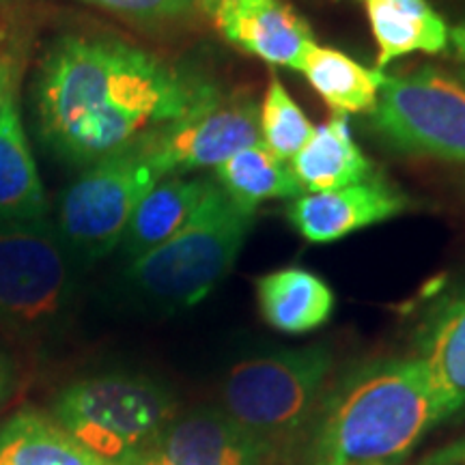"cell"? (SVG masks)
Wrapping results in <instances>:
<instances>
[{"mask_svg": "<svg viewBox=\"0 0 465 465\" xmlns=\"http://www.w3.org/2000/svg\"><path fill=\"white\" fill-rule=\"evenodd\" d=\"M223 100L205 75L104 35H61L33 75L39 136L58 160L83 168Z\"/></svg>", "mask_w": 465, "mask_h": 465, "instance_id": "cell-1", "label": "cell"}, {"mask_svg": "<svg viewBox=\"0 0 465 465\" xmlns=\"http://www.w3.org/2000/svg\"><path fill=\"white\" fill-rule=\"evenodd\" d=\"M444 418L420 358L371 360L325 391L312 465H399Z\"/></svg>", "mask_w": 465, "mask_h": 465, "instance_id": "cell-2", "label": "cell"}, {"mask_svg": "<svg viewBox=\"0 0 465 465\" xmlns=\"http://www.w3.org/2000/svg\"><path fill=\"white\" fill-rule=\"evenodd\" d=\"M257 212L231 201L216 183L199 212L171 240L125 267L127 287L160 312L196 306L231 274Z\"/></svg>", "mask_w": 465, "mask_h": 465, "instance_id": "cell-3", "label": "cell"}, {"mask_svg": "<svg viewBox=\"0 0 465 465\" xmlns=\"http://www.w3.org/2000/svg\"><path fill=\"white\" fill-rule=\"evenodd\" d=\"M332 349L308 345L242 358L223 381V407L272 455L315 420L332 373Z\"/></svg>", "mask_w": 465, "mask_h": 465, "instance_id": "cell-4", "label": "cell"}, {"mask_svg": "<svg viewBox=\"0 0 465 465\" xmlns=\"http://www.w3.org/2000/svg\"><path fill=\"white\" fill-rule=\"evenodd\" d=\"M50 416L102 461L130 465L158 449L177 407L158 381L108 373L63 388Z\"/></svg>", "mask_w": 465, "mask_h": 465, "instance_id": "cell-5", "label": "cell"}, {"mask_svg": "<svg viewBox=\"0 0 465 465\" xmlns=\"http://www.w3.org/2000/svg\"><path fill=\"white\" fill-rule=\"evenodd\" d=\"M168 168L155 134L84 166L58 199L56 231L75 261H100L119 248L134 209Z\"/></svg>", "mask_w": 465, "mask_h": 465, "instance_id": "cell-6", "label": "cell"}, {"mask_svg": "<svg viewBox=\"0 0 465 465\" xmlns=\"http://www.w3.org/2000/svg\"><path fill=\"white\" fill-rule=\"evenodd\" d=\"M75 300V257L48 218L0 223V323L26 339L52 334Z\"/></svg>", "mask_w": 465, "mask_h": 465, "instance_id": "cell-7", "label": "cell"}, {"mask_svg": "<svg viewBox=\"0 0 465 465\" xmlns=\"http://www.w3.org/2000/svg\"><path fill=\"white\" fill-rule=\"evenodd\" d=\"M371 130L414 158L465 164V83L435 67L383 78Z\"/></svg>", "mask_w": 465, "mask_h": 465, "instance_id": "cell-8", "label": "cell"}, {"mask_svg": "<svg viewBox=\"0 0 465 465\" xmlns=\"http://www.w3.org/2000/svg\"><path fill=\"white\" fill-rule=\"evenodd\" d=\"M220 37L267 65L302 72L317 45L311 26L287 0H201Z\"/></svg>", "mask_w": 465, "mask_h": 465, "instance_id": "cell-9", "label": "cell"}, {"mask_svg": "<svg viewBox=\"0 0 465 465\" xmlns=\"http://www.w3.org/2000/svg\"><path fill=\"white\" fill-rule=\"evenodd\" d=\"M410 196L381 174L347 188L302 194L289 201L287 220L312 243H332L411 209Z\"/></svg>", "mask_w": 465, "mask_h": 465, "instance_id": "cell-10", "label": "cell"}, {"mask_svg": "<svg viewBox=\"0 0 465 465\" xmlns=\"http://www.w3.org/2000/svg\"><path fill=\"white\" fill-rule=\"evenodd\" d=\"M261 143L259 106L250 97H231L207 113L155 134V147L171 174L216 168L237 151Z\"/></svg>", "mask_w": 465, "mask_h": 465, "instance_id": "cell-11", "label": "cell"}, {"mask_svg": "<svg viewBox=\"0 0 465 465\" xmlns=\"http://www.w3.org/2000/svg\"><path fill=\"white\" fill-rule=\"evenodd\" d=\"M158 450L168 465H267L274 457L220 407H201L174 416Z\"/></svg>", "mask_w": 465, "mask_h": 465, "instance_id": "cell-12", "label": "cell"}, {"mask_svg": "<svg viewBox=\"0 0 465 465\" xmlns=\"http://www.w3.org/2000/svg\"><path fill=\"white\" fill-rule=\"evenodd\" d=\"M209 174H168L151 188L127 223L119 248L127 263L171 240L216 188Z\"/></svg>", "mask_w": 465, "mask_h": 465, "instance_id": "cell-13", "label": "cell"}, {"mask_svg": "<svg viewBox=\"0 0 465 465\" xmlns=\"http://www.w3.org/2000/svg\"><path fill=\"white\" fill-rule=\"evenodd\" d=\"M291 173L304 194L347 188L373 179L375 164L364 155L353 138L347 114H332L312 130L293 160Z\"/></svg>", "mask_w": 465, "mask_h": 465, "instance_id": "cell-14", "label": "cell"}, {"mask_svg": "<svg viewBox=\"0 0 465 465\" xmlns=\"http://www.w3.org/2000/svg\"><path fill=\"white\" fill-rule=\"evenodd\" d=\"M377 45V67L410 54H440L450 45V26L429 0H360Z\"/></svg>", "mask_w": 465, "mask_h": 465, "instance_id": "cell-15", "label": "cell"}, {"mask_svg": "<svg viewBox=\"0 0 465 465\" xmlns=\"http://www.w3.org/2000/svg\"><path fill=\"white\" fill-rule=\"evenodd\" d=\"M48 212V196L14 91L0 110V223L44 220Z\"/></svg>", "mask_w": 465, "mask_h": 465, "instance_id": "cell-16", "label": "cell"}, {"mask_svg": "<svg viewBox=\"0 0 465 465\" xmlns=\"http://www.w3.org/2000/svg\"><path fill=\"white\" fill-rule=\"evenodd\" d=\"M261 315L282 334L315 332L334 312V291L304 267H282L254 282Z\"/></svg>", "mask_w": 465, "mask_h": 465, "instance_id": "cell-17", "label": "cell"}, {"mask_svg": "<svg viewBox=\"0 0 465 465\" xmlns=\"http://www.w3.org/2000/svg\"><path fill=\"white\" fill-rule=\"evenodd\" d=\"M418 358L431 375L446 418L465 411V289L433 308L420 332Z\"/></svg>", "mask_w": 465, "mask_h": 465, "instance_id": "cell-18", "label": "cell"}, {"mask_svg": "<svg viewBox=\"0 0 465 465\" xmlns=\"http://www.w3.org/2000/svg\"><path fill=\"white\" fill-rule=\"evenodd\" d=\"M0 465H108L50 414L22 410L0 424Z\"/></svg>", "mask_w": 465, "mask_h": 465, "instance_id": "cell-19", "label": "cell"}, {"mask_svg": "<svg viewBox=\"0 0 465 465\" xmlns=\"http://www.w3.org/2000/svg\"><path fill=\"white\" fill-rule=\"evenodd\" d=\"M300 74L336 114L373 113L386 78V72L364 67L345 52L319 44L308 52Z\"/></svg>", "mask_w": 465, "mask_h": 465, "instance_id": "cell-20", "label": "cell"}, {"mask_svg": "<svg viewBox=\"0 0 465 465\" xmlns=\"http://www.w3.org/2000/svg\"><path fill=\"white\" fill-rule=\"evenodd\" d=\"M213 171L224 194L248 212H257L261 203L293 201L304 194L289 164L274 158L263 144L237 151Z\"/></svg>", "mask_w": 465, "mask_h": 465, "instance_id": "cell-21", "label": "cell"}, {"mask_svg": "<svg viewBox=\"0 0 465 465\" xmlns=\"http://www.w3.org/2000/svg\"><path fill=\"white\" fill-rule=\"evenodd\" d=\"M315 125L311 124L304 110L295 104L287 86L278 75L272 74L263 102L259 106V134L263 147L284 164L304 147Z\"/></svg>", "mask_w": 465, "mask_h": 465, "instance_id": "cell-22", "label": "cell"}, {"mask_svg": "<svg viewBox=\"0 0 465 465\" xmlns=\"http://www.w3.org/2000/svg\"><path fill=\"white\" fill-rule=\"evenodd\" d=\"M83 3L141 25L179 22L201 9V0H83Z\"/></svg>", "mask_w": 465, "mask_h": 465, "instance_id": "cell-23", "label": "cell"}, {"mask_svg": "<svg viewBox=\"0 0 465 465\" xmlns=\"http://www.w3.org/2000/svg\"><path fill=\"white\" fill-rule=\"evenodd\" d=\"M26 58V44L15 35L0 33V110L11 93L20 86L22 65Z\"/></svg>", "mask_w": 465, "mask_h": 465, "instance_id": "cell-24", "label": "cell"}, {"mask_svg": "<svg viewBox=\"0 0 465 465\" xmlns=\"http://www.w3.org/2000/svg\"><path fill=\"white\" fill-rule=\"evenodd\" d=\"M457 61V69H459V80L465 83V22L455 28H450V45Z\"/></svg>", "mask_w": 465, "mask_h": 465, "instance_id": "cell-25", "label": "cell"}, {"mask_svg": "<svg viewBox=\"0 0 465 465\" xmlns=\"http://www.w3.org/2000/svg\"><path fill=\"white\" fill-rule=\"evenodd\" d=\"M130 465H168V461L164 457H162V452L155 449L153 452H149V455L136 459V461L130 463Z\"/></svg>", "mask_w": 465, "mask_h": 465, "instance_id": "cell-26", "label": "cell"}, {"mask_svg": "<svg viewBox=\"0 0 465 465\" xmlns=\"http://www.w3.org/2000/svg\"><path fill=\"white\" fill-rule=\"evenodd\" d=\"M3 392H5V373L3 369H0V399H3Z\"/></svg>", "mask_w": 465, "mask_h": 465, "instance_id": "cell-27", "label": "cell"}, {"mask_svg": "<svg viewBox=\"0 0 465 465\" xmlns=\"http://www.w3.org/2000/svg\"><path fill=\"white\" fill-rule=\"evenodd\" d=\"M5 3V0H0V5H3Z\"/></svg>", "mask_w": 465, "mask_h": 465, "instance_id": "cell-28", "label": "cell"}, {"mask_svg": "<svg viewBox=\"0 0 465 465\" xmlns=\"http://www.w3.org/2000/svg\"><path fill=\"white\" fill-rule=\"evenodd\" d=\"M463 196H465V188H463Z\"/></svg>", "mask_w": 465, "mask_h": 465, "instance_id": "cell-29", "label": "cell"}]
</instances>
